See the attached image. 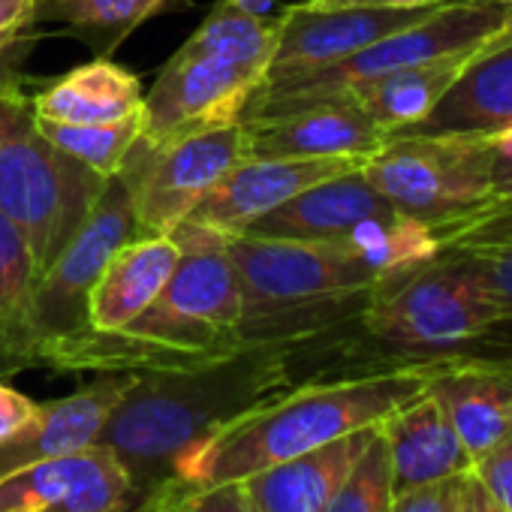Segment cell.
<instances>
[{
  "instance_id": "30bf717a",
  "label": "cell",
  "mask_w": 512,
  "mask_h": 512,
  "mask_svg": "<svg viewBox=\"0 0 512 512\" xmlns=\"http://www.w3.org/2000/svg\"><path fill=\"white\" fill-rule=\"evenodd\" d=\"M133 500L127 467L100 443L0 479V512H124Z\"/></svg>"
},
{
  "instance_id": "83f0119b",
  "label": "cell",
  "mask_w": 512,
  "mask_h": 512,
  "mask_svg": "<svg viewBox=\"0 0 512 512\" xmlns=\"http://www.w3.org/2000/svg\"><path fill=\"white\" fill-rule=\"evenodd\" d=\"M434 232L440 247H512V199H494Z\"/></svg>"
},
{
  "instance_id": "52a82bcc",
  "label": "cell",
  "mask_w": 512,
  "mask_h": 512,
  "mask_svg": "<svg viewBox=\"0 0 512 512\" xmlns=\"http://www.w3.org/2000/svg\"><path fill=\"white\" fill-rule=\"evenodd\" d=\"M362 175L392 211L440 229L491 202L494 145L488 136H389Z\"/></svg>"
},
{
  "instance_id": "7402d4cb",
  "label": "cell",
  "mask_w": 512,
  "mask_h": 512,
  "mask_svg": "<svg viewBox=\"0 0 512 512\" xmlns=\"http://www.w3.org/2000/svg\"><path fill=\"white\" fill-rule=\"evenodd\" d=\"M473 52L446 55V58L383 76V79L368 82L359 91H353L344 103H356L389 136L407 133L410 127H416L419 121H425L434 112V106L455 85V79L461 76V70Z\"/></svg>"
},
{
  "instance_id": "ba28073f",
  "label": "cell",
  "mask_w": 512,
  "mask_h": 512,
  "mask_svg": "<svg viewBox=\"0 0 512 512\" xmlns=\"http://www.w3.org/2000/svg\"><path fill=\"white\" fill-rule=\"evenodd\" d=\"M139 235L133 196L121 175L103 184V193L79 232L58 253V260L34 287L31 299V368H37L40 353L88 329V296L97 287L103 269L121 244Z\"/></svg>"
},
{
  "instance_id": "e575fe53",
  "label": "cell",
  "mask_w": 512,
  "mask_h": 512,
  "mask_svg": "<svg viewBox=\"0 0 512 512\" xmlns=\"http://www.w3.org/2000/svg\"><path fill=\"white\" fill-rule=\"evenodd\" d=\"M37 410V401L22 395L19 389L0 383V440L16 434Z\"/></svg>"
},
{
  "instance_id": "8fae6325",
  "label": "cell",
  "mask_w": 512,
  "mask_h": 512,
  "mask_svg": "<svg viewBox=\"0 0 512 512\" xmlns=\"http://www.w3.org/2000/svg\"><path fill=\"white\" fill-rule=\"evenodd\" d=\"M362 166L359 157H244L193 208L187 223L232 235L302 190Z\"/></svg>"
},
{
  "instance_id": "7c38bea8",
  "label": "cell",
  "mask_w": 512,
  "mask_h": 512,
  "mask_svg": "<svg viewBox=\"0 0 512 512\" xmlns=\"http://www.w3.org/2000/svg\"><path fill=\"white\" fill-rule=\"evenodd\" d=\"M425 13L431 10H314L293 4L278 16L281 34L266 82L338 64Z\"/></svg>"
},
{
  "instance_id": "277c9868",
  "label": "cell",
  "mask_w": 512,
  "mask_h": 512,
  "mask_svg": "<svg viewBox=\"0 0 512 512\" xmlns=\"http://www.w3.org/2000/svg\"><path fill=\"white\" fill-rule=\"evenodd\" d=\"M278 34V16H250L232 0H217L148 88L139 139L145 145H166L241 121L250 97L269 76Z\"/></svg>"
},
{
  "instance_id": "9c48e42d",
  "label": "cell",
  "mask_w": 512,
  "mask_h": 512,
  "mask_svg": "<svg viewBox=\"0 0 512 512\" xmlns=\"http://www.w3.org/2000/svg\"><path fill=\"white\" fill-rule=\"evenodd\" d=\"M238 160H244V121L166 145L139 139L118 172L130 187L139 235H172Z\"/></svg>"
},
{
  "instance_id": "8992f818",
  "label": "cell",
  "mask_w": 512,
  "mask_h": 512,
  "mask_svg": "<svg viewBox=\"0 0 512 512\" xmlns=\"http://www.w3.org/2000/svg\"><path fill=\"white\" fill-rule=\"evenodd\" d=\"M106 181L40 133L28 97H0V211L25 238L37 281L79 232Z\"/></svg>"
},
{
  "instance_id": "5bb4252c",
  "label": "cell",
  "mask_w": 512,
  "mask_h": 512,
  "mask_svg": "<svg viewBox=\"0 0 512 512\" xmlns=\"http://www.w3.org/2000/svg\"><path fill=\"white\" fill-rule=\"evenodd\" d=\"M389 133L356 103L308 106L281 118L244 121V157H359L368 160Z\"/></svg>"
},
{
  "instance_id": "74e56055",
  "label": "cell",
  "mask_w": 512,
  "mask_h": 512,
  "mask_svg": "<svg viewBox=\"0 0 512 512\" xmlns=\"http://www.w3.org/2000/svg\"><path fill=\"white\" fill-rule=\"evenodd\" d=\"M458 512H506V509L482 488V482L473 473H467L458 482Z\"/></svg>"
},
{
  "instance_id": "603a6c76",
  "label": "cell",
  "mask_w": 512,
  "mask_h": 512,
  "mask_svg": "<svg viewBox=\"0 0 512 512\" xmlns=\"http://www.w3.org/2000/svg\"><path fill=\"white\" fill-rule=\"evenodd\" d=\"M37 272L19 229L0 211V368H31V299Z\"/></svg>"
},
{
  "instance_id": "d6a6232c",
  "label": "cell",
  "mask_w": 512,
  "mask_h": 512,
  "mask_svg": "<svg viewBox=\"0 0 512 512\" xmlns=\"http://www.w3.org/2000/svg\"><path fill=\"white\" fill-rule=\"evenodd\" d=\"M181 512H253L241 482H217L205 488L184 485Z\"/></svg>"
},
{
  "instance_id": "4fadbf2b",
  "label": "cell",
  "mask_w": 512,
  "mask_h": 512,
  "mask_svg": "<svg viewBox=\"0 0 512 512\" xmlns=\"http://www.w3.org/2000/svg\"><path fill=\"white\" fill-rule=\"evenodd\" d=\"M130 383L133 374H103L67 398L37 404L34 416L16 434L0 440V479L28 464L94 446Z\"/></svg>"
},
{
  "instance_id": "cb8c5ba5",
  "label": "cell",
  "mask_w": 512,
  "mask_h": 512,
  "mask_svg": "<svg viewBox=\"0 0 512 512\" xmlns=\"http://www.w3.org/2000/svg\"><path fill=\"white\" fill-rule=\"evenodd\" d=\"M338 241H344L359 256L380 284L431 263L443 250L434 226L398 211L389 217L365 220Z\"/></svg>"
},
{
  "instance_id": "4dcf8cb0",
  "label": "cell",
  "mask_w": 512,
  "mask_h": 512,
  "mask_svg": "<svg viewBox=\"0 0 512 512\" xmlns=\"http://www.w3.org/2000/svg\"><path fill=\"white\" fill-rule=\"evenodd\" d=\"M464 253L470 256L497 311L512 314V247H470Z\"/></svg>"
},
{
  "instance_id": "484cf974",
  "label": "cell",
  "mask_w": 512,
  "mask_h": 512,
  "mask_svg": "<svg viewBox=\"0 0 512 512\" xmlns=\"http://www.w3.org/2000/svg\"><path fill=\"white\" fill-rule=\"evenodd\" d=\"M34 121L55 148H61L64 154H70L100 178L118 175L130 148L142 136V112L115 124H55L40 118Z\"/></svg>"
},
{
  "instance_id": "d590c367",
  "label": "cell",
  "mask_w": 512,
  "mask_h": 512,
  "mask_svg": "<svg viewBox=\"0 0 512 512\" xmlns=\"http://www.w3.org/2000/svg\"><path fill=\"white\" fill-rule=\"evenodd\" d=\"M181 491L184 482L178 476H169L154 488H148L142 497H136L124 512H181Z\"/></svg>"
},
{
  "instance_id": "3957f363",
  "label": "cell",
  "mask_w": 512,
  "mask_h": 512,
  "mask_svg": "<svg viewBox=\"0 0 512 512\" xmlns=\"http://www.w3.org/2000/svg\"><path fill=\"white\" fill-rule=\"evenodd\" d=\"M431 365H404L389 371L299 383L260 407H253L202 443L187 449L172 476L184 485L205 488L238 482L302 452L320 449L359 428L380 425L398 407L425 392Z\"/></svg>"
},
{
  "instance_id": "5b68a950",
  "label": "cell",
  "mask_w": 512,
  "mask_h": 512,
  "mask_svg": "<svg viewBox=\"0 0 512 512\" xmlns=\"http://www.w3.org/2000/svg\"><path fill=\"white\" fill-rule=\"evenodd\" d=\"M512 31V0H443L419 22L365 46L362 52L308 73L263 82L241 121L281 118L308 106L344 103L353 91L383 76L482 49Z\"/></svg>"
},
{
  "instance_id": "e0dca14e",
  "label": "cell",
  "mask_w": 512,
  "mask_h": 512,
  "mask_svg": "<svg viewBox=\"0 0 512 512\" xmlns=\"http://www.w3.org/2000/svg\"><path fill=\"white\" fill-rule=\"evenodd\" d=\"M380 425L359 428L320 449L302 452L266 470H256L241 482L253 512H320L335 488L347 479L356 461L365 455Z\"/></svg>"
},
{
  "instance_id": "ac0fdd59",
  "label": "cell",
  "mask_w": 512,
  "mask_h": 512,
  "mask_svg": "<svg viewBox=\"0 0 512 512\" xmlns=\"http://www.w3.org/2000/svg\"><path fill=\"white\" fill-rule=\"evenodd\" d=\"M389 214H395L392 205L368 184L362 169H356L302 190L275 211L247 223L241 232L263 238L338 241L359 223Z\"/></svg>"
},
{
  "instance_id": "f35d334b",
  "label": "cell",
  "mask_w": 512,
  "mask_h": 512,
  "mask_svg": "<svg viewBox=\"0 0 512 512\" xmlns=\"http://www.w3.org/2000/svg\"><path fill=\"white\" fill-rule=\"evenodd\" d=\"M494 199H512V151L497 154L494 151V175H491V202ZM488 205V202H485Z\"/></svg>"
},
{
  "instance_id": "1f68e13d",
  "label": "cell",
  "mask_w": 512,
  "mask_h": 512,
  "mask_svg": "<svg viewBox=\"0 0 512 512\" xmlns=\"http://www.w3.org/2000/svg\"><path fill=\"white\" fill-rule=\"evenodd\" d=\"M470 473L506 512H512V431L491 452L476 458Z\"/></svg>"
},
{
  "instance_id": "60d3db41",
  "label": "cell",
  "mask_w": 512,
  "mask_h": 512,
  "mask_svg": "<svg viewBox=\"0 0 512 512\" xmlns=\"http://www.w3.org/2000/svg\"><path fill=\"white\" fill-rule=\"evenodd\" d=\"M37 4H43V0H37Z\"/></svg>"
},
{
  "instance_id": "ab89813d",
  "label": "cell",
  "mask_w": 512,
  "mask_h": 512,
  "mask_svg": "<svg viewBox=\"0 0 512 512\" xmlns=\"http://www.w3.org/2000/svg\"><path fill=\"white\" fill-rule=\"evenodd\" d=\"M232 4L250 16H272V7H275V0H232Z\"/></svg>"
},
{
  "instance_id": "8d00e7d4",
  "label": "cell",
  "mask_w": 512,
  "mask_h": 512,
  "mask_svg": "<svg viewBox=\"0 0 512 512\" xmlns=\"http://www.w3.org/2000/svg\"><path fill=\"white\" fill-rule=\"evenodd\" d=\"M314 10H434L443 0H302Z\"/></svg>"
},
{
  "instance_id": "f1b7e54d",
  "label": "cell",
  "mask_w": 512,
  "mask_h": 512,
  "mask_svg": "<svg viewBox=\"0 0 512 512\" xmlns=\"http://www.w3.org/2000/svg\"><path fill=\"white\" fill-rule=\"evenodd\" d=\"M37 0H0V97H25L13 67V49L37 28Z\"/></svg>"
},
{
  "instance_id": "d6986e66",
  "label": "cell",
  "mask_w": 512,
  "mask_h": 512,
  "mask_svg": "<svg viewBox=\"0 0 512 512\" xmlns=\"http://www.w3.org/2000/svg\"><path fill=\"white\" fill-rule=\"evenodd\" d=\"M181 247L172 235H136L115 250L88 296V326L115 332L133 323L163 293Z\"/></svg>"
},
{
  "instance_id": "9a60e30c",
  "label": "cell",
  "mask_w": 512,
  "mask_h": 512,
  "mask_svg": "<svg viewBox=\"0 0 512 512\" xmlns=\"http://www.w3.org/2000/svg\"><path fill=\"white\" fill-rule=\"evenodd\" d=\"M380 434L389 455L395 497L419 485L467 476L473 470L470 452L464 449L461 437L455 434L452 422L446 419L428 386L422 395L383 419Z\"/></svg>"
},
{
  "instance_id": "2e32d148",
  "label": "cell",
  "mask_w": 512,
  "mask_h": 512,
  "mask_svg": "<svg viewBox=\"0 0 512 512\" xmlns=\"http://www.w3.org/2000/svg\"><path fill=\"white\" fill-rule=\"evenodd\" d=\"M512 121V31L470 55L434 112L398 136H488Z\"/></svg>"
},
{
  "instance_id": "6da1fadb",
  "label": "cell",
  "mask_w": 512,
  "mask_h": 512,
  "mask_svg": "<svg viewBox=\"0 0 512 512\" xmlns=\"http://www.w3.org/2000/svg\"><path fill=\"white\" fill-rule=\"evenodd\" d=\"M181 247L178 266L163 293L133 323L115 332L82 329L49 344L37 368L142 374L208 365L241 347V287L226 235L181 223L172 229Z\"/></svg>"
},
{
  "instance_id": "ffe728a7",
  "label": "cell",
  "mask_w": 512,
  "mask_h": 512,
  "mask_svg": "<svg viewBox=\"0 0 512 512\" xmlns=\"http://www.w3.org/2000/svg\"><path fill=\"white\" fill-rule=\"evenodd\" d=\"M428 392L443 407L473 464L512 431V380L470 362H434Z\"/></svg>"
},
{
  "instance_id": "7a4b0ae2",
  "label": "cell",
  "mask_w": 512,
  "mask_h": 512,
  "mask_svg": "<svg viewBox=\"0 0 512 512\" xmlns=\"http://www.w3.org/2000/svg\"><path fill=\"white\" fill-rule=\"evenodd\" d=\"M293 344H250L208 365L133 374L97 440L127 467L133 497L169 479L175 461L220 425L293 389Z\"/></svg>"
},
{
  "instance_id": "4316f807",
  "label": "cell",
  "mask_w": 512,
  "mask_h": 512,
  "mask_svg": "<svg viewBox=\"0 0 512 512\" xmlns=\"http://www.w3.org/2000/svg\"><path fill=\"white\" fill-rule=\"evenodd\" d=\"M395 494H392V473H389V455L383 434L371 440L365 455L356 461V467L347 473V479L335 488V494L326 500L320 512H392Z\"/></svg>"
},
{
  "instance_id": "44dd1931",
  "label": "cell",
  "mask_w": 512,
  "mask_h": 512,
  "mask_svg": "<svg viewBox=\"0 0 512 512\" xmlns=\"http://www.w3.org/2000/svg\"><path fill=\"white\" fill-rule=\"evenodd\" d=\"M142 100L145 91L130 70L97 58L31 97V115L55 124H115L139 115Z\"/></svg>"
},
{
  "instance_id": "836d02e7",
  "label": "cell",
  "mask_w": 512,
  "mask_h": 512,
  "mask_svg": "<svg viewBox=\"0 0 512 512\" xmlns=\"http://www.w3.org/2000/svg\"><path fill=\"white\" fill-rule=\"evenodd\" d=\"M458 479L419 485L395 497L392 512H458Z\"/></svg>"
},
{
  "instance_id": "d4e9b609",
  "label": "cell",
  "mask_w": 512,
  "mask_h": 512,
  "mask_svg": "<svg viewBox=\"0 0 512 512\" xmlns=\"http://www.w3.org/2000/svg\"><path fill=\"white\" fill-rule=\"evenodd\" d=\"M175 0H43L37 25H64L103 58Z\"/></svg>"
},
{
  "instance_id": "f546056e",
  "label": "cell",
  "mask_w": 512,
  "mask_h": 512,
  "mask_svg": "<svg viewBox=\"0 0 512 512\" xmlns=\"http://www.w3.org/2000/svg\"><path fill=\"white\" fill-rule=\"evenodd\" d=\"M443 362L482 365L512 380V314H500L497 320H491L476 338H470L458 353Z\"/></svg>"
}]
</instances>
